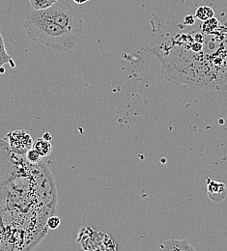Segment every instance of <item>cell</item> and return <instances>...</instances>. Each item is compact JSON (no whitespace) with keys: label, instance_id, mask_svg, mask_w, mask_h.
<instances>
[{"label":"cell","instance_id":"6da1fadb","mask_svg":"<svg viewBox=\"0 0 227 251\" xmlns=\"http://www.w3.org/2000/svg\"><path fill=\"white\" fill-rule=\"evenodd\" d=\"M56 204L46 161L29 163L0 139V251H32L48 234Z\"/></svg>","mask_w":227,"mask_h":251},{"label":"cell","instance_id":"7a4b0ae2","mask_svg":"<svg viewBox=\"0 0 227 251\" xmlns=\"http://www.w3.org/2000/svg\"><path fill=\"white\" fill-rule=\"evenodd\" d=\"M216 30L218 46L204 23L200 32L179 33L163 43L155 54L164 78L194 89L227 91V11L217 18Z\"/></svg>","mask_w":227,"mask_h":251},{"label":"cell","instance_id":"3957f363","mask_svg":"<svg viewBox=\"0 0 227 251\" xmlns=\"http://www.w3.org/2000/svg\"><path fill=\"white\" fill-rule=\"evenodd\" d=\"M24 28L33 41L58 51L71 50L77 41L59 25L36 16L33 12L27 15Z\"/></svg>","mask_w":227,"mask_h":251},{"label":"cell","instance_id":"277c9868","mask_svg":"<svg viewBox=\"0 0 227 251\" xmlns=\"http://www.w3.org/2000/svg\"><path fill=\"white\" fill-rule=\"evenodd\" d=\"M33 13L42 19L49 20L59 25L76 40H78L85 26L84 20L70 4L63 0H58L54 5L46 10L33 11Z\"/></svg>","mask_w":227,"mask_h":251},{"label":"cell","instance_id":"5b68a950","mask_svg":"<svg viewBox=\"0 0 227 251\" xmlns=\"http://www.w3.org/2000/svg\"><path fill=\"white\" fill-rule=\"evenodd\" d=\"M10 150L19 155L25 156L26 153L33 148V139L31 135L24 129H17L10 131L4 138Z\"/></svg>","mask_w":227,"mask_h":251},{"label":"cell","instance_id":"8992f818","mask_svg":"<svg viewBox=\"0 0 227 251\" xmlns=\"http://www.w3.org/2000/svg\"><path fill=\"white\" fill-rule=\"evenodd\" d=\"M207 194L211 201L220 203L227 198V185L207 178Z\"/></svg>","mask_w":227,"mask_h":251},{"label":"cell","instance_id":"52a82bcc","mask_svg":"<svg viewBox=\"0 0 227 251\" xmlns=\"http://www.w3.org/2000/svg\"><path fill=\"white\" fill-rule=\"evenodd\" d=\"M160 251H197L186 240L168 239L164 241L160 247Z\"/></svg>","mask_w":227,"mask_h":251},{"label":"cell","instance_id":"ba28073f","mask_svg":"<svg viewBox=\"0 0 227 251\" xmlns=\"http://www.w3.org/2000/svg\"><path fill=\"white\" fill-rule=\"evenodd\" d=\"M33 148L39 153V155L42 157H48L52 150V146L50 144V141L44 139L43 137L38 139L34 145Z\"/></svg>","mask_w":227,"mask_h":251},{"label":"cell","instance_id":"9c48e42d","mask_svg":"<svg viewBox=\"0 0 227 251\" xmlns=\"http://www.w3.org/2000/svg\"><path fill=\"white\" fill-rule=\"evenodd\" d=\"M5 64H10L12 68H15V66H16L15 63L13 61V59L10 57V55L6 51L5 43H4L3 37L0 33V69L3 68V66Z\"/></svg>","mask_w":227,"mask_h":251},{"label":"cell","instance_id":"30bf717a","mask_svg":"<svg viewBox=\"0 0 227 251\" xmlns=\"http://www.w3.org/2000/svg\"><path fill=\"white\" fill-rule=\"evenodd\" d=\"M57 1L58 0H29L34 11L46 10L54 5Z\"/></svg>","mask_w":227,"mask_h":251},{"label":"cell","instance_id":"8fae6325","mask_svg":"<svg viewBox=\"0 0 227 251\" xmlns=\"http://www.w3.org/2000/svg\"><path fill=\"white\" fill-rule=\"evenodd\" d=\"M214 16H215V15H214V11H213L211 8L206 7V6L198 8L197 11H196V13H195V17H196L197 19H199L200 21H203V22H205V21H207V20L213 18Z\"/></svg>","mask_w":227,"mask_h":251},{"label":"cell","instance_id":"7c38bea8","mask_svg":"<svg viewBox=\"0 0 227 251\" xmlns=\"http://www.w3.org/2000/svg\"><path fill=\"white\" fill-rule=\"evenodd\" d=\"M25 157L26 160H27L29 163H32V164L38 163V162H40V161L43 159V157L39 155V153H38L34 148L30 149V150L26 153V155H25Z\"/></svg>","mask_w":227,"mask_h":251},{"label":"cell","instance_id":"4fadbf2b","mask_svg":"<svg viewBox=\"0 0 227 251\" xmlns=\"http://www.w3.org/2000/svg\"><path fill=\"white\" fill-rule=\"evenodd\" d=\"M60 222H61V220H60V219H59L58 217L52 216V217H50V218L48 220L47 224H48V227H49L50 229H56V228L60 225Z\"/></svg>","mask_w":227,"mask_h":251},{"label":"cell","instance_id":"5bb4252c","mask_svg":"<svg viewBox=\"0 0 227 251\" xmlns=\"http://www.w3.org/2000/svg\"><path fill=\"white\" fill-rule=\"evenodd\" d=\"M43 138H44V139H47V140H49V141H50V140H51V135L50 134V132H46V133H44Z\"/></svg>","mask_w":227,"mask_h":251},{"label":"cell","instance_id":"9a60e30c","mask_svg":"<svg viewBox=\"0 0 227 251\" xmlns=\"http://www.w3.org/2000/svg\"><path fill=\"white\" fill-rule=\"evenodd\" d=\"M76 3H78V4H81V3H84L86 1H89V0H74Z\"/></svg>","mask_w":227,"mask_h":251},{"label":"cell","instance_id":"2e32d148","mask_svg":"<svg viewBox=\"0 0 227 251\" xmlns=\"http://www.w3.org/2000/svg\"></svg>","mask_w":227,"mask_h":251}]
</instances>
